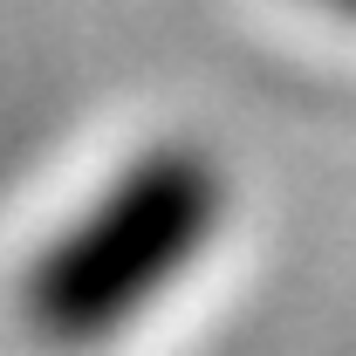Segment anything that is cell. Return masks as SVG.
<instances>
[{
  "mask_svg": "<svg viewBox=\"0 0 356 356\" xmlns=\"http://www.w3.org/2000/svg\"><path fill=\"white\" fill-rule=\"evenodd\" d=\"M233 185L206 144H151L55 233L21 274V322L48 350H89L131 329L226 226Z\"/></svg>",
  "mask_w": 356,
  "mask_h": 356,
  "instance_id": "6da1fadb",
  "label": "cell"
},
{
  "mask_svg": "<svg viewBox=\"0 0 356 356\" xmlns=\"http://www.w3.org/2000/svg\"><path fill=\"white\" fill-rule=\"evenodd\" d=\"M309 7H322V14H336V21H356V0H309Z\"/></svg>",
  "mask_w": 356,
  "mask_h": 356,
  "instance_id": "7a4b0ae2",
  "label": "cell"
}]
</instances>
